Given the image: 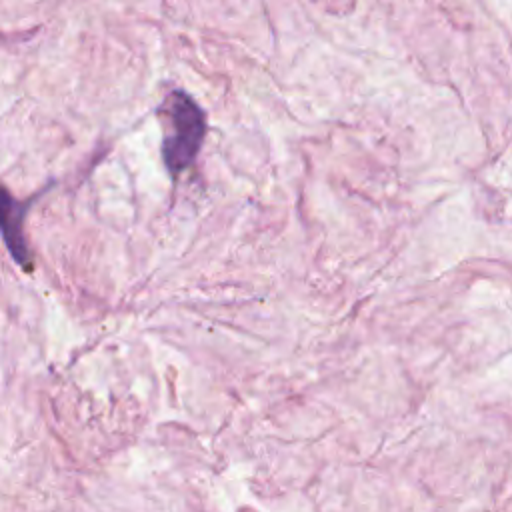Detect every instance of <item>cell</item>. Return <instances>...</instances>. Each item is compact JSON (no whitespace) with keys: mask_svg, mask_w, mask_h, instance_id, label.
Wrapping results in <instances>:
<instances>
[{"mask_svg":"<svg viewBox=\"0 0 512 512\" xmlns=\"http://www.w3.org/2000/svg\"><path fill=\"white\" fill-rule=\"evenodd\" d=\"M26 204L18 202L10 192L0 188V232L12 258L30 270V250L24 240Z\"/></svg>","mask_w":512,"mask_h":512,"instance_id":"cell-2","label":"cell"},{"mask_svg":"<svg viewBox=\"0 0 512 512\" xmlns=\"http://www.w3.org/2000/svg\"><path fill=\"white\" fill-rule=\"evenodd\" d=\"M166 134L162 140V158L170 174L188 170L206 138V114L200 104L184 90H172L164 104Z\"/></svg>","mask_w":512,"mask_h":512,"instance_id":"cell-1","label":"cell"}]
</instances>
